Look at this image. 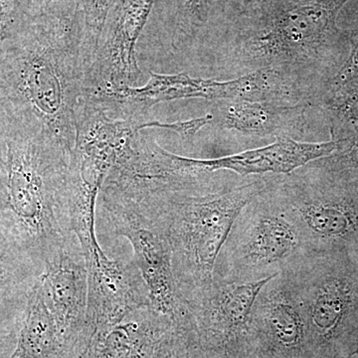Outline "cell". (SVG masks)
<instances>
[{
    "mask_svg": "<svg viewBox=\"0 0 358 358\" xmlns=\"http://www.w3.org/2000/svg\"><path fill=\"white\" fill-rule=\"evenodd\" d=\"M117 0H78L83 13L84 36L81 48V65L84 79L93 64L103 26Z\"/></svg>",
    "mask_w": 358,
    "mask_h": 358,
    "instance_id": "obj_16",
    "label": "cell"
},
{
    "mask_svg": "<svg viewBox=\"0 0 358 358\" xmlns=\"http://www.w3.org/2000/svg\"><path fill=\"white\" fill-rule=\"evenodd\" d=\"M39 279L45 301L68 350H79L86 336L88 270L76 235L71 236L46 263Z\"/></svg>",
    "mask_w": 358,
    "mask_h": 358,
    "instance_id": "obj_10",
    "label": "cell"
},
{
    "mask_svg": "<svg viewBox=\"0 0 358 358\" xmlns=\"http://www.w3.org/2000/svg\"><path fill=\"white\" fill-rule=\"evenodd\" d=\"M212 122L216 128L254 140L305 136L308 115L313 106H282L255 101L220 100L212 102Z\"/></svg>",
    "mask_w": 358,
    "mask_h": 358,
    "instance_id": "obj_12",
    "label": "cell"
},
{
    "mask_svg": "<svg viewBox=\"0 0 358 358\" xmlns=\"http://www.w3.org/2000/svg\"><path fill=\"white\" fill-rule=\"evenodd\" d=\"M40 275L31 259L0 224V299L27 300Z\"/></svg>",
    "mask_w": 358,
    "mask_h": 358,
    "instance_id": "obj_15",
    "label": "cell"
},
{
    "mask_svg": "<svg viewBox=\"0 0 358 358\" xmlns=\"http://www.w3.org/2000/svg\"><path fill=\"white\" fill-rule=\"evenodd\" d=\"M3 162L0 224L43 273L74 235L71 224V154L55 138L0 110Z\"/></svg>",
    "mask_w": 358,
    "mask_h": 358,
    "instance_id": "obj_3",
    "label": "cell"
},
{
    "mask_svg": "<svg viewBox=\"0 0 358 358\" xmlns=\"http://www.w3.org/2000/svg\"><path fill=\"white\" fill-rule=\"evenodd\" d=\"M249 207L255 218L241 248L245 262L263 267L281 262L292 255L301 243L300 234L296 225L271 199L266 189Z\"/></svg>",
    "mask_w": 358,
    "mask_h": 358,
    "instance_id": "obj_13",
    "label": "cell"
},
{
    "mask_svg": "<svg viewBox=\"0 0 358 358\" xmlns=\"http://www.w3.org/2000/svg\"><path fill=\"white\" fill-rule=\"evenodd\" d=\"M348 0H286L271 8L242 11L205 54L200 78L231 80L257 71L294 75L326 96L322 78L338 41L336 17Z\"/></svg>",
    "mask_w": 358,
    "mask_h": 358,
    "instance_id": "obj_2",
    "label": "cell"
},
{
    "mask_svg": "<svg viewBox=\"0 0 358 358\" xmlns=\"http://www.w3.org/2000/svg\"><path fill=\"white\" fill-rule=\"evenodd\" d=\"M30 2H31L33 9L32 15L49 13V11L62 6L59 3V0H30Z\"/></svg>",
    "mask_w": 358,
    "mask_h": 358,
    "instance_id": "obj_20",
    "label": "cell"
},
{
    "mask_svg": "<svg viewBox=\"0 0 358 358\" xmlns=\"http://www.w3.org/2000/svg\"><path fill=\"white\" fill-rule=\"evenodd\" d=\"M271 176L218 192H183L105 181L121 190L164 234L171 248L174 280L187 308L211 291L216 262L233 225L268 186Z\"/></svg>",
    "mask_w": 358,
    "mask_h": 358,
    "instance_id": "obj_4",
    "label": "cell"
},
{
    "mask_svg": "<svg viewBox=\"0 0 358 358\" xmlns=\"http://www.w3.org/2000/svg\"><path fill=\"white\" fill-rule=\"evenodd\" d=\"M155 0H117L108 16L93 64L85 76L83 98L138 87V40Z\"/></svg>",
    "mask_w": 358,
    "mask_h": 358,
    "instance_id": "obj_8",
    "label": "cell"
},
{
    "mask_svg": "<svg viewBox=\"0 0 358 358\" xmlns=\"http://www.w3.org/2000/svg\"><path fill=\"white\" fill-rule=\"evenodd\" d=\"M348 138L334 136L326 143H303L293 138H277L265 147L214 159L183 157L188 169L202 176L220 171H232L240 176L289 174L310 162L341 152Z\"/></svg>",
    "mask_w": 358,
    "mask_h": 358,
    "instance_id": "obj_11",
    "label": "cell"
},
{
    "mask_svg": "<svg viewBox=\"0 0 358 358\" xmlns=\"http://www.w3.org/2000/svg\"><path fill=\"white\" fill-rule=\"evenodd\" d=\"M83 13L64 3L32 15L0 52V110L48 134L72 152L83 96Z\"/></svg>",
    "mask_w": 358,
    "mask_h": 358,
    "instance_id": "obj_1",
    "label": "cell"
},
{
    "mask_svg": "<svg viewBox=\"0 0 358 358\" xmlns=\"http://www.w3.org/2000/svg\"><path fill=\"white\" fill-rule=\"evenodd\" d=\"M244 2L174 0L169 27L138 51L141 64L162 74H194L219 33L242 13Z\"/></svg>",
    "mask_w": 358,
    "mask_h": 358,
    "instance_id": "obj_7",
    "label": "cell"
},
{
    "mask_svg": "<svg viewBox=\"0 0 358 358\" xmlns=\"http://www.w3.org/2000/svg\"><path fill=\"white\" fill-rule=\"evenodd\" d=\"M88 270L86 331L91 339L141 308H152L138 266L131 260H112L99 242L85 256Z\"/></svg>",
    "mask_w": 358,
    "mask_h": 358,
    "instance_id": "obj_9",
    "label": "cell"
},
{
    "mask_svg": "<svg viewBox=\"0 0 358 358\" xmlns=\"http://www.w3.org/2000/svg\"><path fill=\"white\" fill-rule=\"evenodd\" d=\"M286 0H245L243 10L242 11H257L271 8L282 3Z\"/></svg>",
    "mask_w": 358,
    "mask_h": 358,
    "instance_id": "obj_19",
    "label": "cell"
},
{
    "mask_svg": "<svg viewBox=\"0 0 358 358\" xmlns=\"http://www.w3.org/2000/svg\"><path fill=\"white\" fill-rule=\"evenodd\" d=\"M150 122L110 117L93 101L80 99L68 183L71 224L81 244L88 246L96 237V200L110 169L134 134L150 129Z\"/></svg>",
    "mask_w": 358,
    "mask_h": 358,
    "instance_id": "obj_5",
    "label": "cell"
},
{
    "mask_svg": "<svg viewBox=\"0 0 358 358\" xmlns=\"http://www.w3.org/2000/svg\"><path fill=\"white\" fill-rule=\"evenodd\" d=\"M96 211L108 229L127 238L133 247L134 262L147 285L155 312L173 322L185 320L189 312L176 288L171 248L164 234L133 199L114 186L103 183Z\"/></svg>",
    "mask_w": 358,
    "mask_h": 358,
    "instance_id": "obj_6",
    "label": "cell"
},
{
    "mask_svg": "<svg viewBox=\"0 0 358 358\" xmlns=\"http://www.w3.org/2000/svg\"><path fill=\"white\" fill-rule=\"evenodd\" d=\"M30 18L25 16L22 0H0V52L24 29Z\"/></svg>",
    "mask_w": 358,
    "mask_h": 358,
    "instance_id": "obj_17",
    "label": "cell"
},
{
    "mask_svg": "<svg viewBox=\"0 0 358 358\" xmlns=\"http://www.w3.org/2000/svg\"><path fill=\"white\" fill-rule=\"evenodd\" d=\"M8 358H70L39 278L28 294L15 350Z\"/></svg>",
    "mask_w": 358,
    "mask_h": 358,
    "instance_id": "obj_14",
    "label": "cell"
},
{
    "mask_svg": "<svg viewBox=\"0 0 358 358\" xmlns=\"http://www.w3.org/2000/svg\"><path fill=\"white\" fill-rule=\"evenodd\" d=\"M350 55L331 81V92L358 79V30L350 34Z\"/></svg>",
    "mask_w": 358,
    "mask_h": 358,
    "instance_id": "obj_18",
    "label": "cell"
},
{
    "mask_svg": "<svg viewBox=\"0 0 358 358\" xmlns=\"http://www.w3.org/2000/svg\"><path fill=\"white\" fill-rule=\"evenodd\" d=\"M348 157H350V159L352 160V162H353L355 166H358V141L355 143V148H352Z\"/></svg>",
    "mask_w": 358,
    "mask_h": 358,
    "instance_id": "obj_21",
    "label": "cell"
},
{
    "mask_svg": "<svg viewBox=\"0 0 358 358\" xmlns=\"http://www.w3.org/2000/svg\"><path fill=\"white\" fill-rule=\"evenodd\" d=\"M3 138H2L1 122H0V173H1L2 162H3Z\"/></svg>",
    "mask_w": 358,
    "mask_h": 358,
    "instance_id": "obj_22",
    "label": "cell"
}]
</instances>
